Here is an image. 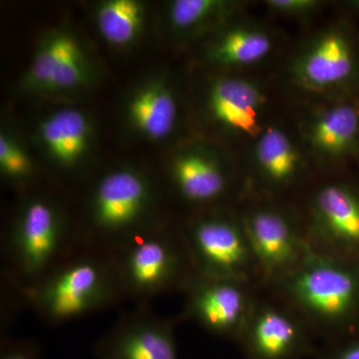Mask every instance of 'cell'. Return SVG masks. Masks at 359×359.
<instances>
[{
    "label": "cell",
    "mask_w": 359,
    "mask_h": 359,
    "mask_svg": "<svg viewBox=\"0 0 359 359\" xmlns=\"http://www.w3.org/2000/svg\"><path fill=\"white\" fill-rule=\"evenodd\" d=\"M269 289L330 344L359 334V261L311 250Z\"/></svg>",
    "instance_id": "obj_1"
},
{
    "label": "cell",
    "mask_w": 359,
    "mask_h": 359,
    "mask_svg": "<svg viewBox=\"0 0 359 359\" xmlns=\"http://www.w3.org/2000/svg\"><path fill=\"white\" fill-rule=\"evenodd\" d=\"M20 292L30 308L51 325L76 320L124 299L109 252L80 244Z\"/></svg>",
    "instance_id": "obj_2"
},
{
    "label": "cell",
    "mask_w": 359,
    "mask_h": 359,
    "mask_svg": "<svg viewBox=\"0 0 359 359\" xmlns=\"http://www.w3.org/2000/svg\"><path fill=\"white\" fill-rule=\"evenodd\" d=\"M159 204V189L147 172L128 164L111 168L90 187L79 244L109 250L137 231L164 222Z\"/></svg>",
    "instance_id": "obj_3"
},
{
    "label": "cell",
    "mask_w": 359,
    "mask_h": 359,
    "mask_svg": "<svg viewBox=\"0 0 359 359\" xmlns=\"http://www.w3.org/2000/svg\"><path fill=\"white\" fill-rule=\"evenodd\" d=\"M124 297L146 302L183 290L194 271L180 229L166 221L130 236L107 250Z\"/></svg>",
    "instance_id": "obj_4"
},
{
    "label": "cell",
    "mask_w": 359,
    "mask_h": 359,
    "mask_svg": "<svg viewBox=\"0 0 359 359\" xmlns=\"http://www.w3.org/2000/svg\"><path fill=\"white\" fill-rule=\"evenodd\" d=\"M78 245L62 205L44 194L27 196L18 205L6 238L11 280L20 290L29 287Z\"/></svg>",
    "instance_id": "obj_5"
},
{
    "label": "cell",
    "mask_w": 359,
    "mask_h": 359,
    "mask_svg": "<svg viewBox=\"0 0 359 359\" xmlns=\"http://www.w3.org/2000/svg\"><path fill=\"white\" fill-rule=\"evenodd\" d=\"M102 69L88 42L69 25L49 28L40 36L18 91L28 98L76 95L100 81Z\"/></svg>",
    "instance_id": "obj_6"
},
{
    "label": "cell",
    "mask_w": 359,
    "mask_h": 359,
    "mask_svg": "<svg viewBox=\"0 0 359 359\" xmlns=\"http://www.w3.org/2000/svg\"><path fill=\"white\" fill-rule=\"evenodd\" d=\"M179 229L195 273L262 285L240 212L224 207L205 210Z\"/></svg>",
    "instance_id": "obj_7"
},
{
    "label": "cell",
    "mask_w": 359,
    "mask_h": 359,
    "mask_svg": "<svg viewBox=\"0 0 359 359\" xmlns=\"http://www.w3.org/2000/svg\"><path fill=\"white\" fill-rule=\"evenodd\" d=\"M262 285L271 287L311 252L304 221L285 208L259 204L240 212Z\"/></svg>",
    "instance_id": "obj_8"
},
{
    "label": "cell",
    "mask_w": 359,
    "mask_h": 359,
    "mask_svg": "<svg viewBox=\"0 0 359 359\" xmlns=\"http://www.w3.org/2000/svg\"><path fill=\"white\" fill-rule=\"evenodd\" d=\"M257 283L193 273L184 285L181 318L195 321L208 332L236 340L257 301Z\"/></svg>",
    "instance_id": "obj_9"
},
{
    "label": "cell",
    "mask_w": 359,
    "mask_h": 359,
    "mask_svg": "<svg viewBox=\"0 0 359 359\" xmlns=\"http://www.w3.org/2000/svg\"><path fill=\"white\" fill-rule=\"evenodd\" d=\"M313 252L359 261V188L328 182L311 196L304 221Z\"/></svg>",
    "instance_id": "obj_10"
},
{
    "label": "cell",
    "mask_w": 359,
    "mask_h": 359,
    "mask_svg": "<svg viewBox=\"0 0 359 359\" xmlns=\"http://www.w3.org/2000/svg\"><path fill=\"white\" fill-rule=\"evenodd\" d=\"M313 335L289 304L259 297L237 342L245 359H304L314 353Z\"/></svg>",
    "instance_id": "obj_11"
},
{
    "label": "cell",
    "mask_w": 359,
    "mask_h": 359,
    "mask_svg": "<svg viewBox=\"0 0 359 359\" xmlns=\"http://www.w3.org/2000/svg\"><path fill=\"white\" fill-rule=\"evenodd\" d=\"M292 81L313 93L351 88L359 80V58L353 35L332 26L311 39L290 66Z\"/></svg>",
    "instance_id": "obj_12"
},
{
    "label": "cell",
    "mask_w": 359,
    "mask_h": 359,
    "mask_svg": "<svg viewBox=\"0 0 359 359\" xmlns=\"http://www.w3.org/2000/svg\"><path fill=\"white\" fill-rule=\"evenodd\" d=\"M168 178L180 200L201 211L224 208L233 174L219 149L202 141L182 145L170 158Z\"/></svg>",
    "instance_id": "obj_13"
},
{
    "label": "cell",
    "mask_w": 359,
    "mask_h": 359,
    "mask_svg": "<svg viewBox=\"0 0 359 359\" xmlns=\"http://www.w3.org/2000/svg\"><path fill=\"white\" fill-rule=\"evenodd\" d=\"M125 129L138 140L165 143L181 121V100L176 81L166 72L151 73L132 85L123 99Z\"/></svg>",
    "instance_id": "obj_14"
},
{
    "label": "cell",
    "mask_w": 359,
    "mask_h": 359,
    "mask_svg": "<svg viewBox=\"0 0 359 359\" xmlns=\"http://www.w3.org/2000/svg\"><path fill=\"white\" fill-rule=\"evenodd\" d=\"M173 318L156 316L140 304L123 314L97 341L98 359H179Z\"/></svg>",
    "instance_id": "obj_15"
},
{
    "label": "cell",
    "mask_w": 359,
    "mask_h": 359,
    "mask_svg": "<svg viewBox=\"0 0 359 359\" xmlns=\"http://www.w3.org/2000/svg\"><path fill=\"white\" fill-rule=\"evenodd\" d=\"M202 101L205 118L222 131L256 139L264 130L266 96L254 80L231 75L212 77L205 84Z\"/></svg>",
    "instance_id": "obj_16"
},
{
    "label": "cell",
    "mask_w": 359,
    "mask_h": 359,
    "mask_svg": "<svg viewBox=\"0 0 359 359\" xmlns=\"http://www.w3.org/2000/svg\"><path fill=\"white\" fill-rule=\"evenodd\" d=\"M35 141L45 160L65 173L82 169L89 160L96 140L92 116L76 106H60L39 118Z\"/></svg>",
    "instance_id": "obj_17"
},
{
    "label": "cell",
    "mask_w": 359,
    "mask_h": 359,
    "mask_svg": "<svg viewBox=\"0 0 359 359\" xmlns=\"http://www.w3.org/2000/svg\"><path fill=\"white\" fill-rule=\"evenodd\" d=\"M255 140L252 167L257 183L271 194L292 188L301 180L304 168L294 139L280 127L269 126Z\"/></svg>",
    "instance_id": "obj_18"
},
{
    "label": "cell",
    "mask_w": 359,
    "mask_h": 359,
    "mask_svg": "<svg viewBox=\"0 0 359 359\" xmlns=\"http://www.w3.org/2000/svg\"><path fill=\"white\" fill-rule=\"evenodd\" d=\"M304 137L318 159L339 163L359 152V107L341 102L330 106L306 122Z\"/></svg>",
    "instance_id": "obj_19"
},
{
    "label": "cell",
    "mask_w": 359,
    "mask_h": 359,
    "mask_svg": "<svg viewBox=\"0 0 359 359\" xmlns=\"http://www.w3.org/2000/svg\"><path fill=\"white\" fill-rule=\"evenodd\" d=\"M273 45L264 26L235 20L208 37L203 54L205 62L217 67H248L268 58Z\"/></svg>",
    "instance_id": "obj_20"
},
{
    "label": "cell",
    "mask_w": 359,
    "mask_h": 359,
    "mask_svg": "<svg viewBox=\"0 0 359 359\" xmlns=\"http://www.w3.org/2000/svg\"><path fill=\"white\" fill-rule=\"evenodd\" d=\"M244 4L233 0H173L167 2L164 25L175 41L208 39L237 16Z\"/></svg>",
    "instance_id": "obj_21"
},
{
    "label": "cell",
    "mask_w": 359,
    "mask_h": 359,
    "mask_svg": "<svg viewBox=\"0 0 359 359\" xmlns=\"http://www.w3.org/2000/svg\"><path fill=\"white\" fill-rule=\"evenodd\" d=\"M99 37L111 48H134L145 35L148 6L140 0H103L93 11Z\"/></svg>",
    "instance_id": "obj_22"
},
{
    "label": "cell",
    "mask_w": 359,
    "mask_h": 359,
    "mask_svg": "<svg viewBox=\"0 0 359 359\" xmlns=\"http://www.w3.org/2000/svg\"><path fill=\"white\" fill-rule=\"evenodd\" d=\"M0 174L14 187L30 185L36 179V164L20 135L7 123L0 130Z\"/></svg>",
    "instance_id": "obj_23"
},
{
    "label": "cell",
    "mask_w": 359,
    "mask_h": 359,
    "mask_svg": "<svg viewBox=\"0 0 359 359\" xmlns=\"http://www.w3.org/2000/svg\"><path fill=\"white\" fill-rule=\"evenodd\" d=\"M264 6L273 13L292 18H308L323 6L318 0H268Z\"/></svg>",
    "instance_id": "obj_24"
},
{
    "label": "cell",
    "mask_w": 359,
    "mask_h": 359,
    "mask_svg": "<svg viewBox=\"0 0 359 359\" xmlns=\"http://www.w3.org/2000/svg\"><path fill=\"white\" fill-rule=\"evenodd\" d=\"M0 359H41L36 344L27 340L6 339L2 341Z\"/></svg>",
    "instance_id": "obj_25"
},
{
    "label": "cell",
    "mask_w": 359,
    "mask_h": 359,
    "mask_svg": "<svg viewBox=\"0 0 359 359\" xmlns=\"http://www.w3.org/2000/svg\"><path fill=\"white\" fill-rule=\"evenodd\" d=\"M330 344L325 359H359V334Z\"/></svg>",
    "instance_id": "obj_26"
},
{
    "label": "cell",
    "mask_w": 359,
    "mask_h": 359,
    "mask_svg": "<svg viewBox=\"0 0 359 359\" xmlns=\"http://www.w3.org/2000/svg\"><path fill=\"white\" fill-rule=\"evenodd\" d=\"M348 6L349 7H351L353 11H359V0H355V1H349Z\"/></svg>",
    "instance_id": "obj_27"
}]
</instances>
